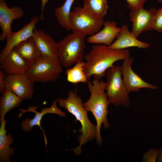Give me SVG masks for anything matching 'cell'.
Returning a JSON list of instances; mask_svg holds the SVG:
<instances>
[{"instance_id":"3","label":"cell","mask_w":162,"mask_h":162,"mask_svg":"<svg viewBox=\"0 0 162 162\" xmlns=\"http://www.w3.org/2000/svg\"><path fill=\"white\" fill-rule=\"evenodd\" d=\"M66 99L60 98L56 100L59 105L64 108L73 115L82 125L80 130V134L78 137L79 145L75 148L72 149L76 154L81 152L82 146L87 142L96 138V126L89 120L88 111L84 108L81 98L76 92L70 90L68 92Z\"/></svg>"},{"instance_id":"30","label":"cell","mask_w":162,"mask_h":162,"mask_svg":"<svg viewBox=\"0 0 162 162\" xmlns=\"http://www.w3.org/2000/svg\"><path fill=\"white\" fill-rule=\"evenodd\" d=\"M157 1L158 2L161 3L162 2V0H157Z\"/></svg>"},{"instance_id":"24","label":"cell","mask_w":162,"mask_h":162,"mask_svg":"<svg viewBox=\"0 0 162 162\" xmlns=\"http://www.w3.org/2000/svg\"><path fill=\"white\" fill-rule=\"evenodd\" d=\"M159 152V149L150 148L143 154L142 162H155Z\"/></svg>"},{"instance_id":"12","label":"cell","mask_w":162,"mask_h":162,"mask_svg":"<svg viewBox=\"0 0 162 162\" xmlns=\"http://www.w3.org/2000/svg\"><path fill=\"white\" fill-rule=\"evenodd\" d=\"M57 103L56 100H54L50 107L43 108L40 112H37L35 110L38 107L34 106L29 107L27 110L22 109L19 110L22 112L20 114L21 115V116L23 113L27 112H32L35 113L34 117L32 119H29V118H27L26 119L23 120L21 124V127L25 131L29 132L32 130L33 127L34 126H39L43 132L46 146L47 144V140L44 132L40 125V121L43 116L46 114L48 113L56 114L62 117H65L66 116V114L64 112L58 108L56 105Z\"/></svg>"},{"instance_id":"6","label":"cell","mask_w":162,"mask_h":162,"mask_svg":"<svg viewBox=\"0 0 162 162\" xmlns=\"http://www.w3.org/2000/svg\"><path fill=\"white\" fill-rule=\"evenodd\" d=\"M104 22L103 19L94 16L80 6L74 8L69 18L70 28L73 32L86 36H92L98 32Z\"/></svg>"},{"instance_id":"21","label":"cell","mask_w":162,"mask_h":162,"mask_svg":"<svg viewBox=\"0 0 162 162\" xmlns=\"http://www.w3.org/2000/svg\"><path fill=\"white\" fill-rule=\"evenodd\" d=\"M83 8L94 16L101 19L106 15L108 8L106 0H83Z\"/></svg>"},{"instance_id":"10","label":"cell","mask_w":162,"mask_h":162,"mask_svg":"<svg viewBox=\"0 0 162 162\" xmlns=\"http://www.w3.org/2000/svg\"><path fill=\"white\" fill-rule=\"evenodd\" d=\"M134 61L133 58L129 56L124 59L120 66L123 80L128 91L137 92L141 88L152 90L158 88L156 86L150 84L144 80L133 70L131 65Z\"/></svg>"},{"instance_id":"29","label":"cell","mask_w":162,"mask_h":162,"mask_svg":"<svg viewBox=\"0 0 162 162\" xmlns=\"http://www.w3.org/2000/svg\"><path fill=\"white\" fill-rule=\"evenodd\" d=\"M158 149L159 152L157 159V161L162 162V146Z\"/></svg>"},{"instance_id":"8","label":"cell","mask_w":162,"mask_h":162,"mask_svg":"<svg viewBox=\"0 0 162 162\" xmlns=\"http://www.w3.org/2000/svg\"><path fill=\"white\" fill-rule=\"evenodd\" d=\"M157 11L154 8L146 9L143 6L130 11V20L133 23L131 32L136 38L143 32L154 30Z\"/></svg>"},{"instance_id":"16","label":"cell","mask_w":162,"mask_h":162,"mask_svg":"<svg viewBox=\"0 0 162 162\" xmlns=\"http://www.w3.org/2000/svg\"><path fill=\"white\" fill-rule=\"evenodd\" d=\"M104 28L95 34L87 38V42L91 44H101L110 46L121 30L117 27L114 21L104 22Z\"/></svg>"},{"instance_id":"7","label":"cell","mask_w":162,"mask_h":162,"mask_svg":"<svg viewBox=\"0 0 162 162\" xmlns=\"http://www.w3.org/2000/svg\"><path fill=\"white\" fill-rule=\"evenodd\" d=\"M62 71V66L58 60L41 56L25 73L34 83H45L56 80Z\"/></svg>"},{"instance_id":"17","label":"cell","mask_w":162,"mask_h":162,"mask_svg":"<svg viewBox=\"0 0 162 162\" xmlns=\"http://www.w3.org/2000/svg\"><path fill=\"white\" fill-rule=\"evenodd\" d=\"M1 68L6 74L26 73L30 66L14 50H11L0 63Z\"/></svg>"},{"instance_id":"25","label":"cell","mask_w":162,"mask_h":162,"mask_svg":"<svg viewBox=\"0 0 162 162\" xmlns=\"http://www.w3.org/2000/svg\"><path fill=\"white\" fill-rule=\"evenodd\" d=\"M154 30L158 32H162V8L157 10L156 15Z\"/></svg>"},{"instance_id":"18","label":"cell","mask_w":162,"mask_h":162,"mask_svg":"<svg viewBox=\"0 0 162 162\" xmlns=\"http://www.w3.org/2000/svg\"><path fill=\"white\" fill-rule=\"evenodd\" d=\"M31 66L41 56L40 52L32 36L21 42L13 48Z\"/></svg>"},{"instance_id":"20","label":"cell","mask_w":162,"mask_h":162,"mask_svg":"<svg viewBox=\"0 0 162 162\" xmlns=\"http://www.w3.org/2000/svg\"><path fill=\"white\" fill-rule=\"evenodd\" d=\"M22 100L10 90L6 89L2 93L0 100V120L4 118L6 114L18 106Z\"/></svg>"},{"instance_id":"19","label":"cell","mask_w":162,"mask_h":162,"mask_svg":"<svg viewBox=\"0 0 162 162\" xmlns=\"http://www.w3.org/2000/svg\"><path fill=\"white\" fill-rule=\"evenodd\" d=\"M0 122V160L1 162H10V156L14 155L15 150L12 147L10 148L9 146L14 142V140L10 133L6 135L5 126L7 121L4 118Z\"/></svg>"},{"instance_id":"28","label":"cell","mask_w":162,"mask_h":162,"mask_svg":"<svg viewBox=\"0 0 162 162\" xmlns=\"http://www.w3.org/2000/svg\"><path fill=\"white\" fill-rule=\"evenodd\" d=\"M48 2V0H41V13L40 16V19L41 21L44 20V9L45 5L46 3Z\"/></svg>"},{"instance_id":"13","label":"cell","mask_w":162,"mask_h":162,"mask_svg":"<svg viewBox=\"0 0 162 162\" xmlns=\"http://www.w3.org/2000/svg\"><path fill=\"white\" fill-rule=\"evenodd\" d=\"M24 14V10L20 6L8 8L5 1L0 0V26L2 33L0 40L3 41L12 32L11 24L14 19L21 18Z\"/></svg>"},{"instance_id":"23","label":"cell","mask_w":162,"mask_h":162,"mask_svg":"<svg viewBox=\"0 0 162 162\" xmlns=\"http://www.w3.org/2000/svg\"><path fill=\"white\" fill-rule=\"evenodd\" d=\"M84 63L83 61L76 63L72 68L67 69L66 73L68 81L74 84L87 83L88 80L83 69Z\"/></svg>"},{"instance_id":"9","label":"cell","mask_w":162,"mask_h":162,"mask_svg":"<svg viewBox=\"0 0 162 162\" xmlns=\"http://www.w3.org/2000/svg\"><path fill=\"white\" fill-rule=\"evenodd\" d=\"M4 80L6 89L12 92L22 100L32 98L34 91V83L25 73L6 74Z\"/></svg>"},{"instance_id":"4","label":"cell","mask_w":162,"mask_h":162,"mask_svg":"<svg viewBox=\"0 0 162 162\" xmlns=\"http://www.w3.org/2000/svg\"><path fill=\"white\" fill-rule=\"evenodd\" d=\"M86 36L76 32L67 35L57 42L58 61L65 68L83 61Z\"/></svg>"},{"instance_id":"14","label":"cell","mask_w":162,"mask_h":162,"mask_svg":"<svg viewBox=\"0 0 162 162\" xmlns=\"http://www.w3.org/2000/svg\"><path fill=\"white\" fill-rule=\"evenodd\" d=\"M41 56L58 60L57 43L42 30L35 28L32 36Z\"/></svg>"},{"instance_id":"27","label":"cell","mask_w":162,"mask_h":162,"mask_svg":"<svg viewBox=\"0 0 162 162\" xmlns=\"http://www.w3.org/2000/svg\"><path fill=\"white\" fill-rule=\"evenodd\" d=\"M6 74L2 70H0V93H2L6 90L4 78Z\"/></svg>"},{"instance_id":"22","label":"cell","mask_w":162,"mask_h":162,"mask_svg":"<svg viewBox=\"0 0 162 162\" xmlns=\"http://www.w3.org/2000/svg\"><path fill=\"white\" fill-rule=\"evenodd\" d=\"M74 0H65L61 6L56 8L55 16L59 25L68 31L70 30L69 18L70 9Z\"/></svg>"},{"instance_id":"2","label":"cell","mask_w":162,"mask_h":162,"mask_svg":"<svg viewBox=\"0 0 162 162\" xmlns=\"http://www.w3.org/2000/svg\"><path fill=\"white\" fill-rule=\"evenodd\" d=\"M90 93L89 99L83 103V106L88 112H91L96 121L95 139L98 144L102 145V140L100 135L101 124L104 128L107 129L110 127L107 120V115L109 112L108 106L110 104L105 90L106 82L103 80L94 79L91 81L88 80L86 83Z\"/></svg>"},{"instance_id":"1","label":"cell","mask_w":162,"mask_h":162,"mask_svg":"<svg viewBox=\"0 0 162 162\" xmlns=\"http://www.w3.org/2000/svg\"><path fill=\"white\" fill-rule=\"evenodd\" d=\"M129 56V51L127 49H113L101 44L94 45L85 57L86 62L83 66V72L88 80L92 76L94 79L100 80L115 62Z\"/></svg>"},{"instance_id":"26","label":"cell","mask_w":162,"mask_h":162,"mask_svg":"<svg viewBox=\"0 0 162 162\" xmlns=\"http://www.w3.org/2000/svg\"><path fill=\"white\" fill-rule=\"evenodd\" d=\"M128 7L130 11L143 6L148 0H126Z\"/></svg>"},{"instance_id":"5","label":"cell","mask_w":162,"mask_h":162,"mask_svg":"<svg viewBox=\"0 0 162 162\" xmlns=\"http://www.w3.org/2000/svg\"><path fill=\"white\" fill-rule=\"evenodd\" d=\"M120 66L113 65L106 70L105 90L110 104L116 106L128 107L130 92L122 78Z\"/></svg>"},{"instance_id":"15","label":"cell","mask_w":162,"mask_h":162,"mask_svg":"<svg viewBox=\"0 0 162 162\" xmlns=\"http://www.w3.org/2000/svg\"><path fill=\"white\" fill-rule=\"evenodd\" d=\"M116 40L109 46L113 49H124L130 47L147 49L150 45L138 40L128 29V25L124 24L117 35Z\"/></svg>"},{"instance_id":"11","label":"cell","mask_w":162,"mask_h":162,"mask_svg":"<svg viewBox=\"0 0 162 162\" xmlns=\"http://www.w3.org/2000/svg\"><path fill=\"white\" fill-rule=\"evenodd\" d=\"M39 16L32 17L30 22L19 31L12 32L6 37V43L0 54V63L16 46L32 37L35 26L39 21Z\"/></svg>"}]
</instances>
